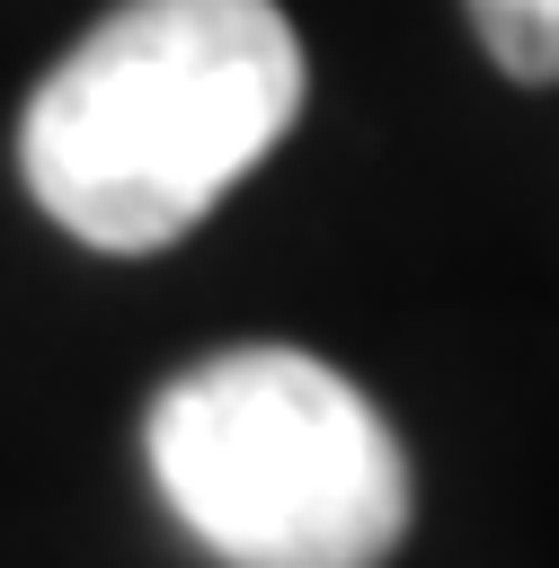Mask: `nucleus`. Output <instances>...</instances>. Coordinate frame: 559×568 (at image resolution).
<instances>
[{"label":"nucleus","mask_w":559,"mask_h":568,"mask_svg":"<svg viewBox=\"0 0 559 568\" xmlns=\"http://www.w3.org/2000/svg\"><path fill=\"white\" fill-rule=\"evenodd\" d=\"M151 470L231 568H382L408 532V453L302 346H231L151 399Z\"/></svg>","instance_id":"obj_2"},{"label":"nucleus","mask_w":559,"mask_h":568,"mask_svg":"<svg viewBox=\"0 0 559 568\" xmlns=\"http://www.w3.org/2000/svg\"><path fill=\"white\" fill-rule=\"evenodd\" d=\"M302 115V36L275 0H124L27 98V195L89 248L186 240Z\"/></svg>","instance_id":"obj_1"},{"label":"nucleus","mask_w":559,"mask_h":568,"mask_svg":"<svg viewBox=\"0 0 559 568\" xmlns=\"http://www.w3.org/2000/svg\"><path fill=\"white\" fill-rule=\"evenodd\" d=\"M470 27L506 80H524V89L559 80V0H470Z\"/></svg>","instance_id":"obj_3"}]
</instances>
